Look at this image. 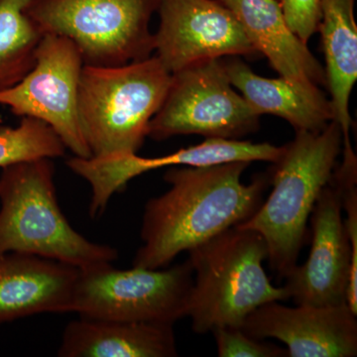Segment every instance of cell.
<instances>
[{"mask_svg": "<svg viewBox=\"0 0 357 357\" xmlns=\"http://www.w3.org/2000/svg\"><path fill=\"white\" fill-rule=\"evenodd\" d=\"M249 164L237 161L167 171L164 180L170 189L145 206L143 244L133 266L165 268L180 253L252 217L263 203L268 177L243 184L241 176Z\"/></svg>", "mask_w": 357, "mask_h": 357, "instance_id": "1", "label": "cell"}, {"mask_svg": "<svg viewBox=\"0 0 357 357\" xmlns=\"http://www.w3.org/2000/svg\"><path fill=\"white\" fill-rule=\"evenodd\" d=\"M342 146V129L335 121L319 132L296 131L273 163L271 194L252 217L237 225L261 234L270 266L282 278L297 265L307 220L332 178Z\"/></svg>", "mask_w": 357, "mask_h": 357, "instance_id": "2", "label": "cell"}, {"mask_svg": "<svg viewBox=\"0 0 357 357\" xmlns=\"http://www.w3.org/2000/svg\"><path fill=\"white\" fill-rule=\"evenodd\" d=\"M188 252L195 277L187 317L195 333L241 328L258 307L290 299L268 278L266 241L255 230L234 227Z\"/></svg>", "mask_w": 357, "mask_h": 357, "instance_id": "3", "label": "cell"}, {"mask_svg": "<svg viewBox=\"0 0 357 357\" xmlns=\"http://www.w3.org/2000/svg\"><path fill=\"white\" fill-rule=\"evenodd\" d=\"M171 81L156 56L119 66L84 65L79 116L91 157L137 154Z\"/></svg>", "mask_w": 357, "mask_h": 357, "instance_id": "4", "label": "cell"}, {"mask_svg": "<svg viewBox=\"0 0 357 357\" xmlns=\"http://www.w3.org/2000/svg\"><path fill=\"white\" fill-rule=\"evenodd\" d=\"M52 159L21 162L0 176V255L29 253L86 268L112 263L117 249L89 241L59 206Z\"/></svg>", "mask_w": 357, "mask_h": 357, "instance_id": "5", "label": "cell"}, {"mask_svg": "<svg viewBox=\"0 0 357 357\" xmlns=\"http://www.w3.org/2000/svg\"><path fill=\"white\" fill-rule=\"evenodd\" d=\"M160 0H30L25 8L42 35L70 40L84 65L119 66L151 57L150 20Z\"/></svg>", "mask_w": 357, "mask_h": 357, "instance_id": "6", "label": "cell"}, {"mask_svg": "<svg viewBox=\"0 0 357 357\" xmlns=\"http://www.w3.org/2000/svg\"><path fill=\"white\" fill-rule=\"evenodd\" d=\"M192 282L189 259L166 269L119 270L112 263L79 268L73 312L84 318L174 325L187 317Z\"/></svg>", "mask_w": 357, "mask_h": 357, "instance_id": "7", "label": "cell"}, {"mask_svg": "<svg viewBox=\"0 0 357 357\" xmlns=\"http://www.w3.org/2000/svg\"><path fill=\"white\" fill-rule=\"evenodd\" d=\"M259 119L234 91L222 59H211L173 73L165 100L148 126V137L199 134L206 139L239 140L258 130Z\"/></svg>", "mask_w": 357, "mask_h": 357, "instance_id": "8", "label": "cell"}, {"mask_svg": "<svg viewBox=\"0 0 357 357\" xmlns=\"http://www.w3.org/2000/svg\"><path fill=\"white\" fill-rule=\"evenodd\" d=\"M84 60L76 45L58 35H42L35 64L22 79L0 91V105L13 114L45 122L79 158H91L79 116Z\"/></svg>", "mask_w": 357, "mask_h": 357, "instance_id": "9", "label": "cell"}, {"mask_svg": "<svg viewBox=\"0 0 357 357\" xmlns=\"http://www.w3.org/2000/svg\"><path fill=\"white\" fill-rule=\"evenodd\" d=\"M157 13L155 56L171 74L202 61L259 54L220 0H160Z\"/></svg>", "mask_w": 357, "mask_h": 357, "instance_id": "10", "label": "cell"}, {"mask_svg": "<svg viewBox=\"0 0 357 357\" xmlns=\"http://www.w3.org/2000/svg\"><path fill=\"white\" fill-rule=\"evenodd\" d=\"M283 146L250 141L206 138L198 145L178 150L172 154L155 158H142L137 154L110 156L105 158L68 160L67 166L91 185L89 215L93 218L102 215L109 199L121 192L129 181L142 174L164 167H202L229 162L264 161L275 163L280 158Z\"/></svg>", "mask_w": 357, "mask_h": 357, "instance_id": "11", "label": "cell"}, {"mask_svg": "<svg viewBox=\"0 0 357 357\" xmlns=\"http://www.w3.org/2000/svg\"><path fill=\"white\" fill-rule=\"evenodd\" d=\"M342 213L340 190L330 180L310 215L312 234L309 257L285 277L284 287L296 305L347 304L351 245Z\"/></svg>", "mask_w": 357, "mask_h": 357, "instance_id": "12", "label": "cell"}, {"mask_svg": "<svg viewBox=\"0 0 357 357\" xmlns=\"http://www.w3.org/2000/svg\"><path fill=\"white\" fill-rule=\"evenodd\" d=\"M357 314L349 305L287 307L270 302L248 314L241 331L256 340L273 337L291 357L357 356Z\"/></svg>", "mask_w": 357, "mask_h": 357, "instance_id": "13", "label": "cell"}, {"mask_svg": "<svg viewBox=\"0 0 357 357\" xmlns=\"http://www.w3.org/2000/svg\"><path fill=\"white\" fill-rule=\"evenodd\" d=\"M77 274V267L39 255H0V324L45 312H73Z\"/></svg>", "mask_w": 357, "mask_h": 357, "instance_id": "14", "label": "cell"}, {"mask_svg": "<svg viewBox=\"0 0 357 357\" xmlns=\"http://www.w3.org/2000/svg\"><path fill=\"white\" fill-rule=\"evenodd\" d=\"M236 15L255 50L283 79L301 86L326 84V72L292 31L279 0H220Z\"/></svg>", "mask_w": 357, "mask_h": 357, "instance_id": "15", "label": "cell"}, {"mask_svg": "<svg viewBox=\"0 0 357 357\" xmlns=\"http://www.w3.org/2000/svg\"><path fill=\"white\" fill-rule=\"evenodd\" d=\"M173 326L79 317L66 326L58 356L175 357Z\"/></svg>", "mask_w": 357, "mask_h": 357, "instance_id": "16", "label": "cell"}, {"mask_svg": "<svg viewBox=\"0 0 357 357\" xmlns=\"http://www.w3.org/2000/svg\"><path fill=\"white\" fill-rule=\"evenodd\" d=\"M234 88L258 115L272 114L287 121L296 131L319 132L335 119L331 100L318 86H301L283 77L255 74L236 57L223 61Z\"/></svg>", "mask_w": 357, "mask_h": 357, "instance_id": "17", "label": "cell"}, {"mask_svg": "<svg viewBox=\"0 0 357 357\" xmlns=\"http://www.w3.org/2000/svg\"><path fill=\"white\" fill-rule=\"evenodd\" d=\"M356 0H321L319 22L326 59V84L331 93L335 121L342 133L344 149L351 148L349 98L357 79Z\"/></svg>", "mask_w": 357, "mask_h": 357, "instance_id": "18", "label": "cell"}, {"mask_svg": "<svg viewBox=\"0 0 357 357\" xmlns=\"http://www.w3.org/2000/svg\"><path fill=\"white\" fill-rule=\"evenodd\" d=\"M29 1L0 2V91L20 83L35 64L42 34L26 15Z\"/></svg>", "mask_w": 357, "mask_h": 357, "instance_id": "19", "label": "cell"}, {"mask_svg": "<svg viewBox=\"0 0 357 357\" xmlns=\"http://www.w3.org/2000/svg\"><path fill=\"white\" fill-rule=\"evenodd\" d=\"M64 143L45 122L22 117L16 128H0V168L31 160L63 157Z\"/></svg>", "mask_w": 357, "mask_h": 357, "instance_id": "20", "label": "cell"}, {"mask_svg": "<svg viewBox=\"0 0 357 357\" xmlns=\"http://www.w3.org/2000/svg\"><path fill=\"white\" fill-rule=\"evenodd\" d=\"M331 180L340 192L344 222L351 245V264L347 287V305L357 314V159L356 154L344 155V159L335 167Z\"/></svg>", "mask_w": 357, "mask_h": 357, "instance_id": "21", "label": "cell"}, {"mask_svg": "<svg viewBox=\"0 0 357 357\" xmlns=\"http://www.w3.org/2000/svg\"><path fill=\"white\" fill-rule=\"evenodd\" d=\"M220 357H285L287 349L249 337L241 328L222 326L211 331Z\"/></svg>", "mask_w": 357, "mask_h": 357, "instance_id": "22", "label": "cell"}, {"mask_svg": "<svg viewBox=\"0 0 357 357\" xmlns=\"http://www.w3.org/2000/svg\"><path fill=\"white\" fill-rule=\"evenodd\" d=\"M288 25L304 43L318 31L321 0H279Z\"/></svg>", "mask_w": 357, "mask_h": 357, "instance_id": "23", "label": "cell"}, {"mask_svg": "<svg viewBox=\"0 0 357 357\" xmlns=\"http://www.w3.org/2000/svg\"><path fill=\"white\" fill-rule=\"evenodd\" d=\"M1 1H2V0H0V2H1Z\"/></svg>", "mask_w": 357, "mask_h": 357, "instance_id": "24", "label": "cell"}]
</instances>
